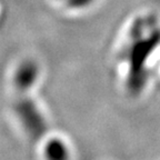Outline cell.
I'll return each mask as SVG.
<instances>
[{
	"instance_id": "cell-2",
	"label": "cell",
	"mask_w": 160,
	"mask_h": 160,
	"mask_svg": "<svg viewBox=\"0 0 160 160\" xmlns=\"http://www.w3.org/2000/svg\"><path fill=\"white\" fill-rule=\"evenodd\" d=\"M70 148L68 147L67 142H65L61 138H51L47 141V142L43 143L42 146V152L43 157L46 158H51L52 157L53 151L57 152V158H67L69 157L70 153Z\"/></svg>"
},
{
	"instance_id": "cell-3",
	"label": "cell",
	"mask_w": 160,
	"mask_h": 160,
	"mask_svg": "<svg viewBox=\"0 0 160 160\" xmlns=\"http://www.w3.org/2000/svg\"><path fill=\"white\" fill-rule=\"evenodd\" d=\"M58 7L62 8L65 11H80V10H85L87 8H90L96 0H51Z\"/></svg>"
},
{
	"instance_id": "cell-1",
	"label": "cell",
	"mask_w": 160,
	"mask_h": 160,
	"mask_svg": "<svg viewBox=\"0 0 160 160\" xmlns=\"http://www.w3.org/2000/svg\"><path fill=\"white\" fill-rule=\"evenodd\" d=\"M150 19L149 16L143 15L136 17L130 21L126 30H123L118 49V63L121 82L127 90L139 92L140 87L146 85L145 77L146 60L152 55V51L160 43V27L157 23L150 30L148 36H143Z\"/></svg>"
}]
</instances>
